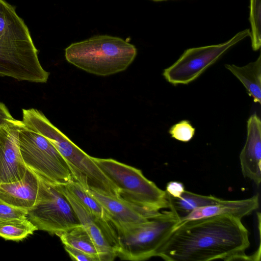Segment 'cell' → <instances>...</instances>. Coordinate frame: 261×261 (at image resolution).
Here are the masks:
<instances>
[{
  "mask_svg": "<svg viewBox=\"0 0 261 261\" xmlns=\"http://www.w3.org/2000/svg\"><path fill=\"white\" fill-rule=\"evenodd\" d=\"M19 144L25 166L38 176L58 185L73 180L65 160L45 137L23 125L19 131Z\"/></svg>",
  "mask_w": 261,
  "mask_h": 261,
  "instance_id": "cell-8",
  "label": "cell"
},
{
  "mask_svg": "<svg viewBox=\"0 0 261 261\" xmlns=\"http://www.w3.org/2000/svg\"><path fill=\"white\" fill-rule=\"evenodd\" d=\"M246 143L240 154L242 172L257 186L261 181V122L256 114L247 121Z\"/></svg>",
  "mask_w": 261,
  "mask_h": 261,
  "instance_id": "cell-13",
  "label": "cell"
},
{
  "mask_svg": "<svg viewBox=\"0 0 261 261\" xmlns=\"http://www.w3.org/2000/svg\"><path fill=\"white\" fill-rule=\"evenodd\" d=\"M258 206V194L242 200L222 199L217 203L194 210L188 215L179 219L178 223L187 220L219 215H230L241 219L257 209Z\"/></svg>",
  "mask_w": 261,
  "mask_h": 261,
  "instance_id": "cell-15",
  "label": "cell"
},
{
  "mask_svg": "<svg viewBox=\"0 0 261 261\" xmlns=\"http://www.w3.org/2000/svg\"><path fill=\"white\" fill-rule=\"evenodd\" d=\"M165 191L170 196L175 198H179L185 190L182 183L171 181L167 183Z\"/></svg>",
  "mask_w": 261,
  "mask_h": 261,
  "instance_id": "cell-25",
  "label": "cell"
},
{
  "mask_svg": "<svg viewBox=\"0 0 261 261\" xmlns=\"http://www.w3.org/2000/svg\"><path fill=\"white\" fill-rule=\"evenodd\" d=\"M49 75L40 64L29 29L15 7L0 0V76L44 83Z\"/></svg>",
  "mask_w": 261,
  "mask_h": 261,
  "instance_id": "cell-2",
  "label": "cell"
},
{
  "mask_svg": "<svg viewBox=\"0 0 261 261\" xmlns=\"http://www.w3.org/2000/svg\"><path fill=\"white\" fill-rule=\"evenodd\" d=\"M38 177L39 188L36 199L26 215L37 230L58 236L82 225L59 185Z\"/></svg>",
  "mask_w": 261,
  "mask_h": 261,
  "instance_id": "cell-7",
  "label": "cell"
},
{
  "mask_svg": "<svg viewBox=\"0 0 261 261\" xmlns=\"http://www.w3.org/2000/svg\"><path fill=\"white\" fill-rule=\"evenodd\" d=\"M92 158L117 187L122 199L149 211L169 208L166 191L147 178L140 169L112 159Z\"/></svg>",
  "mask_w": 261,
  "mask_h": 261,
  "instance_id": "cell-6",
  "label": "cell"
},
{
  "mask_svg": "<svg viewBox=\"0 0 261 261\" xmlns=\"http://www.w3.org/2000/svg\"><path fill=\"white\" fill-rule=\"evenodd\" d=\"M59 186L70 203L81 224L94 242L100 261L113 260L117 257L118 247V237L115 228L106 226L96 220L65 185Z\"/></svg>",
  "mask_w": 261,
  "mask_h": 261,
  "instance_id": "cell-10",
  "label": "cell"
},
{
  "mask_svg": "<svg viewBox=\"0 0 261 261\" xmlns=\"http://www.w3.org/2000/svg\"><path fill=\"white\" fill-rule=\"evenodd\" d=\"M249 232L241 219L219 215L178 223L157 251L168 261L250 260Z\"/></svg>",
  "mask_w": 261,
  "mask_h": 261,
  "instance_id": "cell-1",
  "label": "cell"
},
{
  "mask_svg": "<svg viewBox=\"0 0 261 261\" xmlns=\"http://www.w3.org/2000/svg\"><path fill=\"white\" fill-rule=\"evenodd\" d=\"M225 67L231 71L242 83L248 95L255 102L261 103V56L253 62L239 67L235 65L225 64Z\"/></svg>",
  "mask_w": 261,
  "mask_h": 261,
  "instance_id": "cell-16",
  "label": "cell"
},
{
  "mask_svg": "<svg viewBox=\"0 0 261 261\" xmlns=\"http://www.w3.org/2000/svg\"><path fill=\"white\" fill-rule=\"evenodd\" d=\"M27 210L10 206L0 200V220L26 216Z\"/></svg>",
  "mask_w": 261,
  "mask_h": 261,
  "instance_id": "cell-23",
  "label": "cell"
},
{
  "mask_svg": "<svg viewBox=\"0 0 261 261\" xmlns=\"http://www.w3.org/2000/svg\"><path fill=\"white\" fill-rule=\"evenodd\" d=\"M248 36H250V31L246 29L224 43L189 48L164 70L163 75L174 85L188 84L196 79L229 48Z\"/></svg>",
  "mask_w": 261,
  "mask_h": 261,
  "instance_id": "cell-9",
  "label": "cell"
},
{
  "mask_svg": "<svg viewBox=\"0 0 261 261\" xmlns=\"http://www.w3.org/2000/svg\"><path fill=\"white\" fill-rule=\"evenodd\" d=\"M37 230L27 216L0 220V237L6 240L20 241Z\"/></svg>",
  "mask_w": 261,
  "mask_h": 261,
  "instance_id": "cell-20",
  "label": "cell"
},
{
  "mask_svg": "<svg viewBox=\"0 0 261 261\" xmlns=\"http://www.w3.org/2000/svg\"><path fill=\"white\" fill-rule=\"evenodd\" d=\"M178 222V218L169 210L161 212L145 222L116 228L117 257L140 261L156 256L159 249Z\"/></svg>",
  "mask_w": 261,
  "mask_h": 261,
  "instance_id": "cell-5",
  "label": "cell"
},
{
  "mask_svg": "<svg viewBox=\"0 0 261 261\" xmlns=\"http://www.w3.org/2000/svg\"><path fill=\"white\" fill-rule=\"evenodd\" d=\"M88 192L101 205L107 217L115 228L145 222L161 212H152L128 202L120 197L87 189Z\"/></svg>",
  "mask_w": 261,
  "mask_h": 261,
  "instance_id": "cell-12",
  "label": "cell"
},
{
  "mask_svg": "<svg viewBox=\"0 0 261 261\" xmlns=\"http://www.w3.org/2000/svg\"><path fill=\"white\" fill-rule=\"evenodd\" d=\"M195 129L189 121L182 120L173 125L169 130L171 137L181 142H187L193 137Z\"/></svg>",
  "mask_w": 261,
  "mask_h": 261,
  "instance_id": "cell-22",
  "label": "cell"
},
{
  "mask_svg": "<svg viewBox=\"0 0 261 261\" xmlns=\"http://www.w3.org/2000/svg\"><path fill=\"white\" fill-rule=\"evenodd\" d=\"M151 1L158 2L165 1H167V0H151Z\"/></svg>",
  "mask_w": 261,
  "mask_h": 261,
  "instance_id": "cell-27",
  "label": "cell"
},
{
  "mask_svg": "<svg viewBox=\"0 0 261 261\" xmlns=\"http://www.w3.org/2000/svg\"><path fill=\"white\" fill-rule=\"evenodd\" d=\"M167 198L169 210L177 216L179 220L196 208L214 204L222 200L213 196L200 195L186 190L179 198L173 197L168 194Z\"/></svg>",
  "mask_w": 261,
  "mask_h": 261,
  "instance_id": "cell-17",
  "label": "cell"
},
{
  "mask_svg": "<svg viewBox=\"0 0 261 261\" xmlns=\"http://www.w3.org/2000/svg\"><path fill=\"white\" fill-rule=\"evenodd\" d=\"M251 31L250 37L253 50L261 45V0H250V17Z\"/></svg>",
  "mask_w": 261,
  "mask_h": 261,
  "instance_id": "cell-21",
  "label": "cell"
},
{
  "mask_svg": "<svg viewBox=\"0 0 261 261\" xmlns=\"http://www.w3.org/2000/svg\"><path fill=\"white\" fill-rule=\"evenodd\" d=\"M24 125L14 121L0 127V184L21 179L27 167L20 150L19 131Z\"/></svg>",
  "mask_w": 261,
  "mask_h": 261,
  "instance_id": "cell-11",
  "label": "cell"
},
{
  "mask_svg": "<svg viewBox=\"0 0 261 261\" xmlns=\"http://www.w3.org/2000/svg\"><path fill=\"white\" fill-rule=\"evenodd\" d=\"M64 185L96 220L105 225L113 226L101 205L88 192L87 189L74 180Z\"/></svg>",
  "mask_w": 261,
  "mask_h": 261,
  "instance_id": "cell-18",
  "label": "cell"
},
{
  "mask_svg": "<svg viewBox=\"0 0 261 261\" xmlns=\"http://www.w3.org/2000/svg\"><path fill=\"white\" fill-rule=\"evenodd\" d=\"M15 120L5 105L0 102V127L12 122Z\"/></svg>",
  "mask_w": 261,
  "mask_h": 261,
  "instance_id": "cell-26",
  "label": "cell"
},
{
  "mask_svg": "<svg viewBox=\"0 0 261 261\" xmlns=\"http://www.w3.org/2000/svg\"><path fill=\"white\" fill-rule=\"evenodd\" d=\"M136 47L117 37L97 35L71 44L65 50L70 64L86 72L108 76L126 70L135 60Z\"/></svg>",
  "mask_w": 261,
  "mask_h": 261,
  "instance_id": "cell-4",
  "label": "cell"
},
{
  "mask_svg": "<svg viewBox=\"0 0 261 261\" xmlns=\"http://www.w3.org/2000/svg\"><path fill=\"white\" fill-rule=\"evenodd\" d=\"M62 244L79 249L100 261L98 250L91 237L82 225L57 236Z\"/></svg>",
  "mask_w": 261,
  "mask_h": 261,
  "instance_id": "cell-19",
  "label": "cell"
},
{
  "mask_svg": "<svg viewBox=\"0 0 261 261\" xmlns=\"http://www.w3.org/2000/svg\"><path fill=\"white\" fill-rule=\"evenodd\" d=\"M27 127L47 138L67 163L73 180L86 189L119 196L117 187L89 155L54 125L40 111L32 112L25 120Z\"/></svg>",
  "mask_w": 261,
  "mask_h": 261,
  "instance_id": "cell-3",
  "label": "cell"
},
{
  "mask_svg": "<svg viewBox=\"0 0 261 261\" xmlns=\"http://www.w3.org/2000/svg\"><path fill=\"white\" fill-rule=\"evenodd\" d=\"M64 249L70 258L77 261H97L94 257L74 248L64 246Z\"/></svg>",
  "mask_w": 261,
  "mask_h": 261,
  "instance_id": "cell-24",
  "label": "cell"
},
{
  "mask_svg": "<svg viewBox=\"0 0 261 261\" xmlns=\"http://www.w3.org/2000/svg\"><path fill=\"white\" fill-rule=\"evenodd\" d=\"M38 188V176L27 168L21 179L0 184V200L10 206L28 211L35 202Z\"/></svg>",
  "mask_w": 261,
  "mask_h": 261,
  "instance_id": "cell-14",
  "label": "cell"
}]
</instances>
